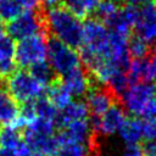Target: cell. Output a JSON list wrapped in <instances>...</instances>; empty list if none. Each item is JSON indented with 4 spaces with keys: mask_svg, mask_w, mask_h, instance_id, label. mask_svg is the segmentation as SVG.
Masks as SVG:
<instances>
[{
    "mask_svg": "<svg viewBox=\"0 0 156 156\" xmlns=\"http://www.w3.org/2000/svg\"><path fill=\"white\" fill-rule=\"evenodd\" d=\"M44 24L46 33L51 38L72 46L80 48L83 39V21L68 11L63 5L49 7L43 11Z\"/></svg>",
    "mask_w": 156,
    "mask_h": 156,
    "instance_id": "6da1fadb",
    "label": "cell"
},
{
    "mask_svg": "<svg viewBox=\"0 0 156 156\" xmlns=\"http://www.w3.org/2000/svg\"><path fill=\"white\" fill-rule=\"evenodd\" d=\"M4 89L20 105L34 101L45 95L48 87L37 80L27 69H16L4 79Z\"/></svg>",
    "mask_w": 156,
    "mask_h": 156,
    "instance_id": "7a4b0ae2",
    "label": "cell"
},
{
    "mask_svg": "<svg viewBox=\"0 0 156 156\" xmlns=\"http://www.w3.org/2000/svg\"><path fill=\"white\" fill-rule=\"evenodd\" d=\"M156 98V84L154 82H140L130 84L119 96L118 101L127 113L133 117H144L149 105Z\"/></svg>",
    "mask_w": 156,
    "mask_h": 156,
    "instance_id": "3957f363",
    "label": "cell"
},
{
    "mask_svg": "<svg viewBox=\"0 0 156 156\" xmlns=\"http://www.w3.org/2000/svg\"><path fill=\"white\" fill-rule=\"evenodd\" d=\"M48 43L49 39L46 33H39L17 41L15 49L16 67L20 69H28L39 62L46 61Z\"/></svg>",
    "mask_w": 156,
    "mask_h": 156,
    "instance_id": "277c9868",
    "label": "cell"
},
{
    "mask_svg": "<svg viewBox=\"0 0 156 156\" xmlns=\"http://www.w3.org/2000/svg\"><path fill=\"white\" fill-rule=\"evenodd\" d=\"M46 61L54 73L60 77H63L82 66L79 51L54 38H50L48 43Z\"/></svg>",
    "mask_w": 156,
    "mask_h": 156,
    "instance_id": "5b68a950",
    "label": "cell"
},
{
    "mask_svg": "<svg viewBox=\"0 0 156 156\" xmlns=\"http://www.w3.org/2000/svg\"><path fill=\"white\" fill-rule=\"evenodd\" d=\"M5 32L17 41L39 33H46L43 11H23L17 18L7 23Z\"/></svg>",
    "mask_w": 156,
    "mask_h": 156,
    "instance_id": "8992f818",
    "label": "cell"
},
{
    "mask_svg": "<svg viewBox=\"0 0 156 156\" xmlns=\"http://www.w3.org/2000/svg\"><path fill=\"white\" fill-rule=\"evenodd\" d=\"M127 119H128L127 112L123 108V106L119 104V101L113 104L100 117H90L95 133L106 136L112 135L115 133H119Z\"/></svg>",
    "mask_w": 156,
    "mask_h": 156,
    "instance_id": "52a82bcc",
    "label": "cell"
},
{
    "mask_svg": "<svg viewBox=\"0 0 156 156\" xmlns=\"http://www.w3.org/2000/svg\"><path fill=\"white\" fill-rule=\"evenodd\" d=\"M118 99L106 87H91L89 93L85 95V105L88 107L90 117H100L104 115Z\"/></svg>",
    "mask_w": 156,
    "mask_h": 156,
    "instance_id": "ba28073f",
    "label": "cell"
},
{
    "mask_svg": "<svg viewBox=\"0 0 156 156\" xmlns=\"http://www.w3.org/2000/svg\"><path fill=\"white\" fill-rule=\"evenodd\" d=\"M134 35L147 41L156 40V4H149L139 7V13L134 24Z\"/></svg>",
    "mask_w": 156,
    "mask_h": 156,
    "instance_id": "9c48e42d",
    "label": "cell"
},
{
    "mask_svg": "<svg viewBox=\"0 0 156 156\" xmlns=\"http://www.w3.org/2000/svg\"><path fill=\"white\" fill-rule=\"evenodd\" d=\"M58 135L63 139L83 144H96V133L91 124L90 117L74 121L60 129Z\"/></svg>",
    "mask_w": 156,
    "mask_h": 156,
    "instance_id": "30bf717a",
    "label": "cell"
},
{
    "mask_svg": "<svg viewBox=\"0 0 156 156\" xmlns=\"http://www.w3.org/2000/svg\"><path fill=\"white\" fill-rule=\"evenodd\" d=\"M61 82L71 93V95L77 98L85 96L93 87V79L83 66L61 77Z\"/></svg>",
    "mask_w": 156,
    "mask_h": 156,
    "instance_id": "8fae6325",
    "label": "cell"
},
{
    "mask_svg": "<svg viewBox=\"0 0 156 156\" xmlns=\"http://www.w3.org/2000/svg\"><path fill=\"white\" fill-rule=\"evenodd\" d=\"M58 145L55 156H99L96 144H83L61 138L57 134Z\"/></svg>",
    "mask_w": 156,
    "mask_h": 156,
    "instance_id": "7c38bea8",
    "label": "cell"
},
{
    "mask_svg": "<svg viewBox=\"0 0 156 156\" xmlns=\"http://www.w3.org/2000/svg\"><path fill=\"white\" fill-rule=\"evenodd\" d=\"M89 111L88 107L85 105V102L83 100H72L65 108L58 111L57 115V128H63L65 126L74 122V121H79V119H85L89 118Z\"/></svg>",
    "mask_w": 156,
    "mask_h": 156,
    "instance_id": "4fadbf2b",
    "label": "cell"
},
{
    "mask_svg": "<svg viewBox=\"0 0 156 156\" xmlns=\"http://www.w3.org/2000/svg\"><path fill=\"white\" fill-rule=\"evenodd\" d=\"M20 113V105L2 88L0 89V127L12 124Z\"/></svg>",
    "mask_w": 156,
    "mask_h": 156,
    "instance_id": "5bb4252c",
    "label": "cell"
},
{
    "mask_svg": "<svg viewBox=\"0 0 156 156\" xmlns=\"http://www.w3.org/2000/svg\"><path fill=\"white\" fill-rule=\"evenodd\" d=\"M119 135L124 144H140L144 140V121L139 117H130L126 121Z\"/></svg>",
    "mask_w": 156,
    "mask_h": 156,
    "instance_id": "9a60e30c",
    "label": "cell"
},
{
    "mask_svg": "<svg viewBox=\"0 0 156 156\" xmlns=\"http://www.w3.org/2000/svg\"><path fill=\"white\" fill-rule=\"evenodd\" d=\"M127 77L130 84L140 82H152L151 80V68H150V57L130 60L127 68Z\"/></svg>",
    "mask_w": 156,
    "mask_h": 156,
    "instance_id": "2e32d148",
    "label": "cell"
},
{
    "mask_svg": "<svg viewBox=\"0 0 156 156\" xmlns=\"http://www.w3.org/2000/svg\"><path fill=\"white\" fill-rule=\"evenodd\" d=\"M45 96L55 106L57 111L65 108L72 101L71 93L66 89L61 80H55L54 83H51L46 89Z\"/></svg>",
    "mask_w": 156,
    "mask_h": 156,
    "instance_id": "e0dca14e",
    "label": "cell"
},
{
    "mask_svg": "<svg viewBox=\"0 0 156 156\" xmlns=\"http://www.w3.org/2000/svg\"><path fill=\"white\" fill-rule=\"evenodd\" d=\"M102 0H63V6L78 18H87L95 12L96 7Z\"/></svg>",
    "mask_w": 156,
    "mask_h": 156,
    "instance_id": "ac0fdd59",
    "label": "cell"
},
{
    "mask_svg": "<svg viewBox=\"0 0 156 156\" xmlns=\"http://www.w3.org/2000/svg\"><path fill=\"white\" fill-rule=\"evenodd\" d=\"M128 54L130 60H139V58H149L152 51L147 41L140 39L136 35H130L128 41Z\"/></svg>",
    "mask_w": 156,
    "mask_h": 156,
    "instance_id": "d6986e66",
    "label": "cell"
},
{
    "mask_svg": "<svg viewBox=\"0 0 156 156\" xmlns=\"http://www.w3.org/2000/svg\"><path fill=\"white\" fill-rule=\"evenodd\" d=\"M119 5L113 0H102L95 10L96 18L101 21L106 27L112 23L119 11Z\"/></svg>",
    "mask_w": 156,
    "mask_h": 156,
    "instance_id": "ffe728a7",
    "label": "cell"
},
{
    "mask_svg": "<svg viewBox=\"0 0 156 156\" xmlns=\"http://www.w3.org/2000/svg\"><path fill=\"white\" fill-rule=\"evenodd\" d=\"M23 141L22 132L12 126L0 127V147L16 149Z\"/></svg>",
    "mask_w": 156,
    "mask_h": 156,
    "instance_id": "44dd1931",
    "label": "cell"
},
{
    "mask_svg": "<svg viewBox=\"0 0 156 156\" xmlns=\"http://www.w3.org/2000/svg\"><path fill=\"white\" fill-rule=\"evenodd\" d=\"M27 71L45 87H49L51 83H54L56 80V74L54 73V71L50 67V65L48 63V61L39 62V63L32 66L30 68H28Z\"/></svg>",
    "mask_w": 156,
    "mask_h": 156,
    "instance_id": "7402d4cb",
    "label": "cell"
},
{
    "mask_svg": "<svg viewBox=\"0 0 156 156\" xmlns=\"http://www.w3.org/2000/svg\"><path fill=\"white\" fill-rule=\"evenodd\" d=\"M23 10L15 0H0V22L10 23L17 18Z\"/></svg>",
    "mask_w": 156,
    "mask_h": 156,
    "instance_id": "603a6c76",
    "label": "cell"
},
{
    "mask_svg": "<svg viewBox=\"0 0 156 156\" xmlns=\"http://www.w3.org/2000/svg\"><path fill=\"white\" fill-rule=\"evenodd\" d=\"M144 121V139L145 141H156V119L145 118Z\"/></svg>",
    "mask_w": 156,
    "mask_h": 156,
    "instance_id": "cb8c5ba5",
    "label": "cell"
},
{
    "mask_svg": "<svg viewBox=\"0 0 156 156\" xmlns=\"http://www.w3.org/2000/svg\"><path fill=\"white\" fill-rule=\"evenodd\" d=\"M123 156H144L143 146L140 144H126Z\"/></svg>",
    "mask_w": 156,
    "mask_h": 156,
    "instance_id": "d4e9b609",
    "label": "cell"
},
{
    "mask_svg": "<svg viewBox=\"0 0 156 156\" xmlns=\"http://www.w3.org/2000/svg\"><path fill=\"white\" fill-rule=\"evenodd\" d=\"M23 11H38L39 10V0H15Z\"/></svg>",
    "mask_w": 156,
    "mask_h": 156,
    "instance_id": "484cf974",
    "label": "cell"
},
{
    "mask_svg": "<svg viewBox=\"0 0 156 156\" xmlns=\"http://www.w3.org/2000/svg\"><path fill=\"white\" fill-rule=\"evenodd\" d=\"M143 146L144 156H156V141H145Z\"/></svg>",
    "mask_w": 156,
    "mask_h": 156,
    "instance_id": "4316f807",
    "label": "cell"
},
{
    "mask_svg": "<svg viewBox=\"0 0 156 156\" xmlns=\"http://www.w3.org/2000/svg\"><path fill=\"white\" fill-rule=\"evenodd\" d=\"M145 118H152V119H156V98L151 101V104L149 105L145 115H144V119Z\"/></svg>",
    "mask_w": 156,
    "mask_h": 156,
    "instance_id": "83f0119b",
    "label": "cell"
},
{
    "mask_svg": "<svg viewBox=\"0 0 156 156\" xmlns=\"http://www.w3.org/2000/svg\"><path fill=\"white\" fill-rule=\"evenodd\" d=\"M150 68H151V80L156 84V52L150 56Z\"/></svg>",
    "mask_w": 156,
    "mask_h": 156,
    "instance_id": "f1b7e54d",
    "label": "cell"
},
{
    "mask_svg": "<svg viewBox=\"0 0 156 156\" xmlns=\"http://www.w3.org/2000/svg\"><path fill=\"white\" fill-rule=\"evenodd\" d=\"M39 2L44 6L49 7H54V6H58L61 2H63V0H39Z\"/></svg>",
    "mask_w": 156,
    "mask_h": 156,
    "instance_id": "f546056e",
    "label": "cell"
},
{
    "mask_svg": "<svg viewBox=\"0 0 156 156\" xmlns=\"http://www.w3.org/2000/svg\"><path fill=\"white\" fill-rule=\"evenodd\" d=\"M152 1L154 0H128V4L134 5V6H138V7H141V6L152 4Z\"/></svg>",
    "mask_w": 156,
    "mask_h": 156,
    "instance_id": "4dcf8cb0",
    "label": "cell"
},
{
    "mask_svg": "<svg viewBox=\"0 0 156 156\" xmlns=\"http://www.w3.org/2000/svg\"><path fill=\"white\" fill-rule=\"evenodd\" d=\"M0 156H18V154L13 149L0 147Z\"/></svg>",
    "mask_w": 156,
    "mask_h": 156,
    "instance_id": "1f68e13d",
    "label": "cell"
},
{
    "mask_svg": "<svg viewBox=\"0 0 156 156\" xmlns=\"http://www.w3.org/2000/svg\"><path fill=\"white\" fill-rule=\"evenodd\" d=\"M5 33V29H4V26H2V23L0 22V35H2Z\"/></svg>",
    "mask_w": 156,
    "mask_h": 156,
    "instance_id": "d6a6232c",
    "label": "cell"
},
{
    "mask_svg": "<svg viewBox=\"0 0 156 156\" xmlns=\"http://www.w3.org/2000/svg\"><path fill=\"white\" fill-rule=\"evenodd\" d=\"M113 1H116V2H117V1H122V0H113Z\"/></svg>",
    "mask_w": 156,
    "mask_h": 156,
    "instance_id": "836d02e7",
    "label": "cell"
},
{
    "mask_svg": "<svg viewBox=\"0 0 156 156\" xmlns=\"http://www.w3.org/2000/svg\"><path fill=\"white\" fill-rule=\"evenodd\" d=\"M155 45H156V40H155Z\"/></svg>",
    "mask_w": 156,
    "mask_h": 156,
    "instance_id": "e575fe53",
    "label": "cell"
}]
</instances>
